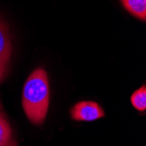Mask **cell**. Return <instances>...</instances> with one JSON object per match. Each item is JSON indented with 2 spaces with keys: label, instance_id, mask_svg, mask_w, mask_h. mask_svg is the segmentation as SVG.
I'll return each instance as SVG.
<instances>
[{
  "label": "cell",
  "instance_id": "6da1fadb",
  "mask_svg": "<svg viewBox=\"0 0 146 146\" xmlns=\"http://www.w3.org/2000/svg\"><path fill=\"white\" fill-rule=\"evenodd\" d=\"M49 96L47 74L38 68L26 80L22 95L24 111L32 123L40 125L44 123L49 107Z\"/></svg>",
  "mask_w": 146,
  "mask_h": 146
},
{
  "label": "cell",
  "instance_id": "7a4b0ae2",
  "mask_svg": "<svg viewBox=\"0 0 146 146\" xmlns=\"http://www.w3.org/2000/svg\"><path fill=\"white\" fill-rule=\"evenodd\" d=\"M105 112L101 106L92 101H82L76 103L71 109V116L79 122H93L102 118Z\"/></svg>",
  "mask_w": 146,
  "mask_h": 146
},
{
  "label": "cell",
  "instance_id": "3957f363",
  "mask_svg": "<svg viewBox=\"0 0 146 146\" xmlns=\"http://www.w3.org/2000/svg\"><path fill=\"white\" fill-rule=\"evenodd\" d=\"M11 54V43L9 31L5 23L0 21V82L4 79Z\"/></svg>",
  "mask_w": 146,
  "mask_h": 146
},
{
  "label": "cell",
  "instance_id": "277c9868",
  "mask_svg": "<svg viewBox=\"0 0 146 146\" xmlns=\"http://www.w3.org/2000/svg\"><path fill=\"white\" fill-rule=\"evenodd\" d=\"M11 127L5 113L0 111V146H15Z\"/></svg>",
  "mask_w": 146,
  "mask_h": 146
},
{
  "label": "cell",
  "instance_id": "5b68a950",
  "mask_svg": "<svg viewBox=\"0 0 146 146\" xmlns=\"http://www.w3.org/2000/svg\"><path fill=\"white\" fill-rule=\"evenodd\" d=\"M124 8L136 18L145 21L146 0H122Z\"/></svg>",
  "mask_w": 146,
  "mask_h": 146
},
{
  "label": "cell",
  "instance_id": "8992f818",
  "mask_svg": "<svg viewBox=\"0 0 146 146\" xmlns=\"http://www.w3.org/2000/svg\"><path fill=\"white\" fill-rule=\"evenodd\" d=\"M132 106L138 111H144L146 110V88L141 87L135 91L130 98Z\"/></svg>",
  "mask_w": 146,
  "mask_h": 146
},
{
  "label": "cell",
  "instance_id": "52a82bcc",
  "mask_svg": "<svg viewBox=\"0 0 146 146\" xmlns=\"http://www.w3.org/2000/svg\"><path fill=\"white\" fill-rule=\"evenodd\" d=\"M2 109H3V106H2L1 102H0V110H2Z\"/></svg>",
  "mask_w": 146,
  "mask_h": 146
}]
</instances>
